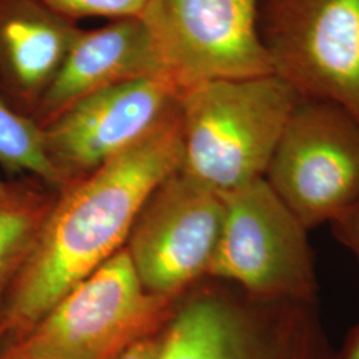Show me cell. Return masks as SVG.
Returning a JSON list of instances; mask_svg holds the SVG:
<instances>
[{"mask_svg": "<svg viewBox=\"0 0 359 359\" xmlns=\"http://www.w3.org/2000/svg\"><path fill=\"white\" fill-rule=\"evenodd\" d=\"M180 95L167 76L132 80L88 95L41 126L47 154L65 179L87 176L172 115Z\"/></svg>", "mask_w": 359, "mask_h": 359, "instance_id": "obj_10", "label": "cell"}, {"mask_svg": "<svg viewBox=\"0 0 359 359\" xmlns=\"http://www.w3.org/2000/svg\"><path fill=\"white\" fill-rule=\"evenodd\" d=\"M55 13L77 23L87 18L109 20L140 18L148 0H41Z\"/></svg>", "mask_w": 359, "mask_h": 359, "instance_id": "obj_15", "label": "cell"}, {"mask_svg": "<svg viewBox=\"0 0 359 359\" xmlns=\"http://www.w3.org/2000/svg\"><path fill=\"white\" fill-rule=\"evenodd\" d=\"M140 19L164 75L181 92L273 74L258 32V0H148Z\"/></svg>", "mask_w": 359, "mask_h": 359, "instance_id": "obj_8", "label": "cell"}, {"mask_svg": "<svg viewBox=\"0 0 359 359\" xmlns=\"http://www.w3.org/2000/svg\"><path fill=\"white\" fill-rule=\"evenodd\" d=\"M221 196L222 224L206 278L257 297L317 302L310 231L265 179Z\"/></svg>", "mask_w": 359, "mask_h": 359, "instance_id": "obj_5", "label": "cell"}, {"mask_svg": "<svg viewBox=\"0 0 359 359\" xmlns=\"http://www.w3.org/2000/svg\"><path fill=\"white\" fill-rule=\"evenodd\" d=\"M165 76L140 18L80 29L34 120L44 126L67 107L95 92L145 77Z\"/></svg>", "mask_w": 359, "mask_h": 359, "instance_id": "obj_11", "label": "cell"}, {"mask_svg": "<svg viewBox=\"0 0 359 359\" xmlns=\"http://www.w3.org/2000/svg\"><path fill=\"white\" fill-rule=\"evenodd\" d=\"M27 196L28 193L22 192L18 187L0 179V209L16 205L22 203Z\"/></svg>", "mask_w": 359, "mask_h": 359, "instance_id": "obj_18", "label": "cell"}, {"mask_svg": "<svg viewBox=\"0 0 359 359\" xmlns=\"http://www.w3.org/2000/svg\"><path fill=\"white\" fill-rule=\"evenodd\" d=\"M179 108L86 176L44 213L0 309V341L22 338L77 283L121 250L154 189L182 167Z\"/></svg>", "mask_w": 359, "mask_h": 359, "instance_id": "obj_1", "label": "cell"}, {"mask_svg": "<svg viewBox=\"0 0 359 359\" xmlns=\"http://www.w3.org/2000/svg\"><path fill=\"white\" fill-rule=\"evenodd\" d=\"M160 347L161 339H154L152 337H148L129 346L115 359H158Z\"/></svg>", "mask_w": 359, "mask_h": 359, "instance_id": "obj_17", "label": "cell"}, {"mask_svg": "<svg viewBox=\"0 0 359 359\" xmlns=\"http://www.w3.org/2000/svg\"><path fill=\"white\" fill-rule=\"evenodd\" d=\"M80 29L41 0H0V90L18 112L34 118Z\"/></svg>", "mask_w": 359, "mask_h": 359, "instance_id": "obj_12", "label": "cell"}, {"mask_svg": "<svg viewBox=\"0 0 359 359\" xmlns=\"http://www.w3.org/2000/svg\"><path fill=\"white\" fill-rule=\"evenodd\" d=\"M273 74L359 121V0H258Z\"/></svg>", "mask_w": 359, "mask_h": 359, "instance_id": "obj_6", "label": "cell"}, {"mask_svg": "<svg viewBox=\"0 0 359 359\" xmlns=\"http://www.w3.org/2000/svg\"><path fill=\"white\" fill-rule=\"evenodd\" d=\"M0 167L8 173H27L52 187L67 179L46 149L38 123L18 112L0 90Z\"/></svg>", "mask_w": 359, "mask_h": 359, "instance_id": "obj_13", "label": "cell"}, {"mask_svg": "<svg viewBox=\"0 0 359 359\" xmlns=\"http://www.w3.org/2000/svg\"><path fill=\"white\" fill-rule=\"evenodd\" d=\"M0 359H10V358H7V357H6V355H4V354H3V353H0Z\"/></svg>", "mask_w": 359, "mask_h": 359, "instance_id": "obj_20", "label": "cell"}, {"mask_svg": "<svg viewBox=\"0 0 359 359\" xmlns=\"http://www.w3.org/2000/svg\"><path fill=\"white\" fill-rule=\"evenodd\" d=\"M224 215L221 193L181 169L142 206L128 237L129 258L144 287L173 298L208 277Z\"/></svg>", "mask_w": 359, "mask_h": 359, "instance_id": "obj_9", "label": "cell"}, {"mask_svg": "<svg viewBox=\"0 0 359 359\" xmlns=\"http://www.w3.org/2000/svg\"><path fill=\"white\" fill-rule=\"evenodd\" d=\"M299 100L274 74L209 81L182 90L181 170L218 193L264 179Z\"/></svg>", "mask_w": 359, "mask_h": 359, "instance_id": "obj_2", "label": "cell"}, {"mask_svg": "<svg viewBox=\"0 0 359 359\" xmlns=\"http://www.w3.org/2000/svg\"><path fill=\"white\" fill-rule=\"evenodd\" d=\"M170 299L144 287L121 249L1 353L10 359H115L151 337Z\"/></svg>", "mask_w": 359, "mask_h": 359, "instance_id": "obj_4", "label": "cell"}, {"mask_svg": "<svg viewBox=\"0 0 359 359\" xmlns=\"http://www.w3.org/2000/svg\"><path fill=\"white\" fill-rule=\"evenodd\" d=\"M265 181L308 231L333 224L359 200V121L337 104L301 97Z\"/></svg>", "mask_w": 359, "mask_h": 359, "instance_id": "obj_7", "label": "cell"}, {"mask_svg": "<svg viewBox=\"0 0 359 359\" xmlns=\"http://www.w3.org/2000/svg\"><path fill=\"white\" fill-rule=\"evenodd\" d=\"M44 213L29 194L22 203L0 209V309L26 261Z\"/></svg>", "mask_w": 359, "mask_h": 359, "instance_id": "obj_14", "label": "cell"}, {"mask_svg": "<svg viewBox=\"0 0 359 359\" xmlns=\"http://www.w3.org/2000/svg\"><path fill=\"white\" fill-rule=\"evenodd\" d=\"M338 359H359V323L347 333L344 345L338 350Z\"/></svg>", "mask_w": 359, "mask_h": 359, "instance_id": "obj_19", "label": "cell"}, {"mask_svg": "<svg viewBox=\"0 0 359 359\" xmlns=\"http://www.w3.org/2000/svg\"><path fill=\"white\" fill-rule=\"evenodd\" d=\"M330 225L334 237L353 255L359 266V200Z\"/></svg>", "mask_w": 359, "mask_h": 359, "instance_id": "obj_16", "label": "cell"}, {"mask_svg": "<svg viewBox=\"0 0 359 359\" xmlns=\"http://www.w3.org/2000/svg\"><path fill=\"white\" fill-rule=\"evenodd\" d=\"M158 359H338L317 302L209 287L173 314Z\"/></svg>", "mask_w": 359, "mask_h": 359, "instance_id": "obj_3", "label": "cell"}]
</instances>
